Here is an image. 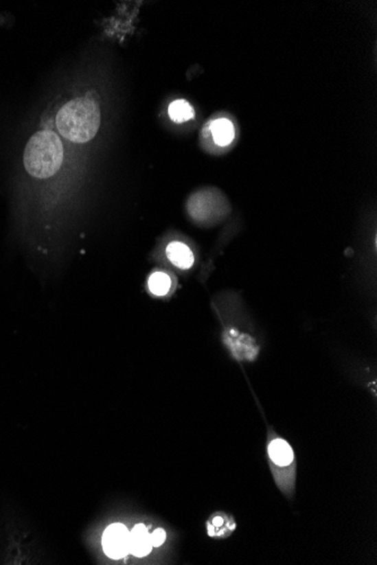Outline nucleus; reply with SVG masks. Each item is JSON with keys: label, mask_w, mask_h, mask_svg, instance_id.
<instances>
[{"label": "nucleus", "mask_w": 377, "mask_h": 565, "mask_svg": "<svg viewBox=\"0 0 377 565\" xmlns=\"http://www.w3.org/2000/svg\"><path fill=\"white\" fill-rule=\"evenodd\" d=\"M130 531L122 524H113L106 528L102 538L105 554L113 560L122 559L129 553Z\"/></svg>", "instance_id": "7ed1b4c3"}, {"label": "nucleus", "mask_w": 377, "mask_h": 565, "mask_svg": "<svg viewBox=\"0 0 377 565\" xmlns=\"http://www.w3.org/2000/svg\"><path fill=\"white\" fill-rule=\"evenodd\" d=\"M152 538L144 524H137L129 536V553L137 557H144L152 552Z\"/></svg>", "instance_id": "39448f33"}, {"label": "nucleus", "mask_w": 377, "mask_h": 565, "mask_svg": "<svg viewBox=\"0 0 377 565\" xmlns=\"http://www.w3.org/2000/svg\"><path fill=\"white\" fill-rule=\"evenodd\" d=\"M101 124L100 108L95 102L77 97L68 102L56 117V124L61 136L70 141L82 143L93 139Z\"/></svg>", "instance_id": "f257e3e1"}, {"label": "nucleus", "mask_w": 377, "mask_h": 565, "mask_svg": "<svg viewBox=\"0 0 377 565\" xmlns=\"http://www.w3.org/2000/svg\"><path fill=\"white\" fill-rule=\"evenodd\" d=\"M225 343L238 360L252 361L257 358L259 349L253 340L247 335L238 333L236 330L226 332Z\"/></svg>", "instance_id": "20e7f679"}, {"label": "nucleus", "mask_w": 377, "mask_h": 565, "mask_svg": "<svg viewBox=\"0 0 377 565\" xmlns=\"http://www.w3.org/2000/svg\"><path fill=\"white\" fill-rule=\"evenodd\" d=\"M62 161V142L54 131H38L26 143L23 156L24 168L35 178L45 180L54 176L60 170Z\"/></svg>", "instance_id": "f03ea898"}, {"label": "nucleus", "mask_w": 377, "mask_h": 565, "mask_svg": "<svg viewBox=\"0 0 377 565\" xmlns=\"http://www.w3.org/2000/svg\"><path fill=\"white\" fill-rule=\"evenodd\" d=\"M210 131L216 145L220 147H227L234 140V126L227 119H217L213 121L210 124Z\"/></svg>", "instance_id": "6e6552de"}, {"label": "nucleus", "mask_w": 377, "mask_h": 565, "mask_svg": "<svg viewBox=\"0 0 377 565\" xmlns=\"http://www.w3.org/2000/svg\"><path fill=\"white\" fill-rule=\"evenodd\" d=\"M171 278L166 273L156 272L150 275L148 280V288L150 292L155 296H164L171 289Z\"/></svg>", "instance_id": "9b49d317"}, {"label": "nucleus", "mask_w": 377, "mask_h": 565, "mask_svg": "<svg viewBox=\"0 0 377 565\" xmlns=\"http://www.w3.org/2000/svg\"><path fill=\"white\" fill-rule=\"evenodd\" d=\"M207 526V531L212 537H227L236 528V524L233 519L222 514L214 516Z\"/></svg>", "instance_id": "1a4fd4ad"}, {"label": "nucleus", "mask_w": 377, "mask_h": 565, "mask_svg": "<svg viewBox=\"0 0 377 565\" xmlns=\"http://www.w3.org/2000/svg\"><path fill=\"white\" fill-rule=\"evenodd\" d=\"M166 255L175 266L183 270L190 268L194 262V256L190 247L180 242L170 244L166 249Z\"/></svg>", "instance_id": "423d86ee"}, {"label": "nucleus", "mask_w": 377, "mask_h": 565, "mask_svg": "<svg viewBox=\"0 0 377 565\" xmlns=\"http://www.w3.org/2000/svg\"><path fill=\"white\" fill-rule=\"evenodd\" d=\"M270 459L278 466H288L294 461L292 446L284 439H275L268 447Z\"/></svg>", "instance_id": "0eeeda50"}, {"label": "nucleus", "mask_w": 377, "mask_h": 565, "mask_svg": "<svg viewBox=\"0 0 377 565\" xmlns=\"http://www.w3.org/2000/svg\"><path fill=\"white\" fill-rule=\"evenodd\" d=\"M150 538H152V546H161L166 540V533L162 528H157L152 534H150Z\"/></svg>", "instance_id": "f8f14e48"}, {"label": "nucleus", "mask_w": 377, "mask_h": 565, "mask_svg": "<svg viewBox=\"0 0 377 565\" xmlns=\"http://www.w3.org/2000/svg\"><path fill=\"white\" fill-rule=\"evenodd\" d=\"M168 115L176 124H183L194 117V110L189 102L178 100L168 106Z\"/></svg>", "instance_id": "9d476101"}]
</instances>
